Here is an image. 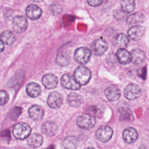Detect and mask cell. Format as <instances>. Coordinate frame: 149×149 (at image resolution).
<instances>
[{"mask_svg":"<svg viewBox=\"0 0 149 149\" xmlns=\"http://www.w3.org/2000/svg\"><path fill=\"white\" fill-rule=\"evenodd\" d=\"M42 14L41 9L36 5H29L26 9V15L31 20H37Z\"/></svg>","mask_w":149,"mask_h":149,"instance_id":"8fae6325","label":"cell"},{"mask_svg":"<svg viewBox=\"0 0 149 149\" xmlns=\"http://www.w3.org/2000/svg\"><path fill=\"white\" fill-rule=\"evenodd\" d=\"M79 144V139L75 136H68L62 141V145L65 149H76Z\"/></svg>","mask_w":149,"mask_h":149,"instance_id":"cb8c5ba5","label":"cell"},{"mask_svg":"<svg viewBox=\"0 0 149 149\" xmlns=\"http://www.w3.org/2000/svg\"><path fill=\"white\" fill-rule=\"evenodd\" d=\"M138 75L140 77L143 78L144 80L146 79V67H143L141 69H139L138 72Z\"/></svg>","mask_w":149,"mask_h":149,"instance_id":"e575fe53","label":"cell"},{"mask_svg":"<svg viewBox=\"0 0 149 149\" xmlns=\"http://www.w3.org/2000/svg\"><path fill=\"white\" fill-rule=\"evenodd\" d=\"M113 134V130L112 128L107 125L100 127L96 131L97 139L102 143H106L112 137Z\"/></svg>","mask_w":149,"mask_h":149,"instance_id":"8992f818","label":"cell"},{"mask_svg":"<svg viewBox=\"0 0 149 149\" xmlns=\"http://www.w3.org/2000/svg\"><path fill=\"white\" fill-rule=\"evenodd\" d=\"M27 94L31 97H37L38 96L41 91L40 86L34 82L29 83L27 84L26 88Z\"/></svg>","mask_w":149,"mask_h":149,"instance_id":"603a6c76","label":"cell"},{"mask_svg":"<svg viewBox=\"0 0 149 149\" xmlns=\"http://www.w3.org/2000/svg\"><path fill=\"white\" fill-rule=\"evenodd\" d=\"M87 3L91 6H97L101 5L102 3V1H97V0H94V1H87Z\"/></svg>","mask_w":149,"mask_h":149,"instance_id":"836d02e7","label":"cell"},{"mask_svg":"<svg viewBox=\"0 0 149 149\" xmlns=\"http://www.w3.org/2000/svg\"><path fill=\"white\" fill-rule=\"evenodd\" d=\"M95 123V118L90 114H83L78 116L77 118V124L82 129H91L94 126Z\"/></svg>","mask_w":149,"mask_h":149,"instance_id":"5b68a950","label":"cell"},{"mask_svg":"<svg viewBox=\"0 0 149 149\" xmlns=\"http://www.w3.org/2000/svg\"><path fill=\"white\" fill-rule=\"evenodd\" d=\"M63 99L62 95L56 91L52 92L47 98L48 106L53 109L59 108L62 104Z\"/></svg>","mask_w":149,"mask_h":149,"instance_id":"30bf717a","label":"cell"},{"mask_svg":"<svg viewBox=\"0 0 149 149\" xmlns=\"http://www.w3.org/2000/svg\"><path fill=\"white\" fill-rule=\"evenodd\" d=\"M27 19L23 16H16L12 20V29L17 33H23L27 29Z\"/></svg>","mask_w":149,"mask_h":149,"instance_id":"ba28073f","label":"cell"},{"mask_svg":"<svg viewBox=\"0 0 149 149\" xmlns=\"http://www.w3.org/2000/svg\"><path fill=\"white\" fill-rule=\"evenodd\" d=\"M145 20V16L140 12L134 13L129 16L126 19V22L128 24H136L144 22Z\"/></svg>","mask_w":149,"mask_h":149,"instance_id":"484cf974","label":"cell"},{"mask_svg":"<svg viewBox=\"0 0 149 149\" xmlns=\"http://www.w3.org/2000/svg\"><path fill=\"white\" fill-rule=\"evenodd\" d=\"M116 57L113 53H110L107 57V62L110 65H115L116 62Z\"/></svg>","mask_w":149,"mask_h":149,"instance_id":"1f68e13d","label":"cell"},{"mask_svg":"<svg viewBox=\"0 0 149 149\" xmlns=\"http://www.w3.org/2000/svg\"><path fill=\"white\" fill-rule=\"evenodd\" d=\"M122 137L124 141L126 143H132L137 139L138 133L135 129L128 127L123 132Z\"/></svg>","mask_w":149,"mask_h":149,"instance_id":"e0dca14e","label":"cell"},{"mask_svg":"<svg viewBox=\"0 0 149 149\" xmlns=\"http://www.w3.org/2000/svg\"><path fill=\"white\" fill-rule=\"evenodd\" d=\"M49 10L50 13H52L53 15H58L62 12V8L60 4L54 3L49 6Z\"/></svg>","mask_w":149,"mask_h":149,"instance_id":"f1b7e54d","label":"cell"},{"mask_svg":"<svg viewBox=\"0 0 149 149\" xmlns=\"http://www.w3.org/2000/svg\"><path fill=\"white\" fill-rule=\"evenodd\" d=\"M1 41L8 45H12L16 40L14 34L9 30H5L1 34Z\"/></svg>","mask_w":149,"mask_h":149,"instance_id":"4316f807","label":"cell"},{"mask_svg":"<svg viewBox=\"0 0 149 149\" xmlns=\"http://www.w3.org/2000/svg\"><path fill=\"white\" fill-rule=\"evenodd\" d=\"M41 132L48 136H52L55 134L58 130L56 124L53 122H45L41 126Z\"/></svg>","mask_w":149,"mask_h":149,"instance_id":"44dd1931","label":"cell"},{"mask_svg":"<svg viewBox=\"0 0 149 149\" xmlns=\"http://www.w3.org/2000/svg\"><path fill=\"white\" fill-rule=\"evenodd\" d=\"M56 63L60 66H68L70 61L69 54L64 51L59 52L56 57Z\"/></svg>","mask_w":149,"mask_h":149,"instance_id":"d4e9b609","label":"cell"},{"mask_svg":"<svg viewBox=\"0 0 149 149\" xmlns=\"http://www.w3.org/2000/svg\"><path fill=\"white\" fill-rule=\"evenodd\" d=\"M91 55V51L87 48L80 47L76 49L74 54L75 61L81 65L87 63L90 59Z\"/></svg>","mask_w":149,"mask_h":149,"instance_id":"3957f363","label":"cell"},{"mask_svg":"<svg viewBox=\"0 0 149 149\" xmlns=\"http://www.w3.org/2000/svg\"><path fill=\"white\" fill-rule=\"evenodd\" d=\"M42 83L45 88L48 89H53L56 87L58 83V79L54 74L48 73L43 76Z\"/></svg>","mask_w":149,"mask_h":149,"instance_id":"9a60e30c","label":"cell"},{"mask_svg":"<svg viewBox=\"0 0 149 149\" xmlns=\"http://www.w3.org/2000/svg\"><path fill=\"white\" fill-rule=\"evenodd\" d=\"M120 113H121V115H120V116L122 118H123L124 119L126 118L127 117L128 118H130V117H132L133 115L132 114V112L130 111H129L128 109H125L124 110H122L120 111Z\"/></svg>","mask_w":149,"mask_h":149,"instance_id":"d6a6232c","label":"cell"},{"mask_svg":"<svg viewBox=\"0 0 149 149\" xmlns=\"http://www.w3.org/2000/svg\"><path fill=\"white\" fill-rule=\"evenodd\" d=\"M115 56L117 61L122 65H127L132 61L130 53L124 48L119 49L117 51Z\"/></svg>","mask_w":149,"mask_h":149,"instance_id":"d6986e66","label":"cell"},{"mask_svg":"<svg viewBox=\"0 0 149 149\" xmlns=\"http://www.w3.org/2000/svg\"><path fill=\"white\" fill-rule=\"evenodd\" d=\"M129 40L128 37L123 33H119L114 36L112 39V44L119 49H122L126 47L129 44Z\"/></svg>","mask_w":149,"mask_h":149,"instance_id":"2e32d148","label":"cell"},{"mask_svg":"<svg viewBox=\"0 0 149 149\" xmlns=\"http://www.w3.org/2000/svg\"><path fill=\"white\" fill-rule=\"evenodd\" d=\"M4 50V45L3 43L0 40V53L2 52Z\"/></svg>","mask_w":149,"mask_h":149,"instance_id":"d590c367","label":"cell"},{"mask_svg":"<svg viewBox=\"0 0 149 149\" xmlns=\"http://www.w3.org/2000/svg\"><path fill=\"white\" fill-rule=\"evenodd\" d=\"M9 100V95L5 90H0V106L6 104Z\"/></svg>","mask_w":149,"mask_h":149,"instance_id":"f546056e","label":"cell"},{"mask_svg":"<svg viewBox=\"0 0 149 149\" xmlns=\"http://www.w3.org/2000/svg\"><path fill=\"white\" fill-rule=\"evenodd\" d=\"M139 149H147V148L145 145H142L139 147Z\"/></svg>","mask_w":149,"mask_h":149,"instance_id":"8d00e7d4","label":"cell"},{"mask_svg":"<svg viewBox=\"0 0 149 149\" xmlns=\"http://www.w3.org/2000/svg\"><path fill=\"white\" fill-rule=\"evenodd\" d=\"M29 116L34 120H41L44 114V110L43 108L38 105H34L31 106L29 109Z\"/></svg>","mask_w":149,"mask_h":149,"instance_id":"4fadbf2b","label":"cell"},{"mask_svg":"<svg viewBox=\"0 0 149 149\" xmlns=\"http://www.w3.org/2000/svg\"><path fill=\"white\" fill-rule=\"evenodd\" d=\"M61 83L63 87L69 90H77L81 87V86L75 80L74 77L69 74H65L62 76Z\"/></svg>","mask_w":149,"mask_h":149,"instance_id":"9c48e42d","label":"cell"},{"mask_svg":"<svg viewBox=\"0 0 149 149\" xmlns=\"http://www.w3.org/2000/svg\"><path fill=\"white\" fill-rule=\"evenodd\" d=\"M43 141L42 136L38 133H34L29 136L27 140V144L33 148H37L40 147Z\"/></svg>","mask_w":149,"mask_h":149,"instance_id":"7402d4cb","label":"cell"},{"mask_svg":"<svg viewBox=\"0 0 149 149\" xmlns=\"http://www.w3.org/2000/svg\"><path fill=\"white\" fill-rule=\"evenodd\" d=\"M31 131V129L28 124L24 122H19L13 127V134L16 139L24 140L30 136Z\"/></svg>","mask_w":149,"mask_h":149,"instance_id":"7a4b0ae2","label":"cell"},{"mask_svg":"<svg viewBox=\"0 0 149 149\" xmlns=\"http://www.w3.org/2000/svg\"><path fill=\"white\" fill-rule=\"evenodd\" d=\"M131 58L133 63L136 65H140L143 63L146 59L145 52L139 48L134 49L132 51L131 54Z\"/></svg>","mask_w":149,"mask_h":149,"instance_id":"ac0fdd59","label":"cell"},{"mask_svg":"<svg viewBox=\"0 0 149 149\" xmlns=\"http://www.w3.org/2000/svg\"><path fill=\"white\" fill-rule=\"evenodd\" d=\"M91 77V74L90 70L84 66H79L74 72V79L80 86L87 84Z\"/></svg>","mask_w":149,"mask_h":149,"instance_id":"6da1fadb","label":"cell"},{"mask_svg":"<svg viewBox=\"0 0 149 149\" xmlns=\"http://www.w3.org/2000/svg\"><path fill=\"white\" fill-rule=\"evenodd\" d=\"M104 94L108 100L111 101H115L119 99L121 92L119 88L115 86L108 87L104 91Z\"/></svg>","mask_w":149,"mask_h":149,"instance_id":"7c38bea8","label":"cell"},{"mask_svg":"<svg viewBox=\"0 0 149 149\" xmlns=\"http://www.w3.org/2000/svg\"><path fill=\"white\" fill-rule=\"evenodd\" d=\"M141 94L140 86L134 83L129 84L124 90V95L130 101H133L139 98Z\"/></svg>","mask_w":149,"mask_h":149,"instance_id":"277c9868","label":"cell"},{"mask_svg":"<svg viewBox=\"0 0 149 149\" xmlns=\"http://www.w3.org/2000/svg\"><path fill=\"white\" fill-rule=\"evenodd\" d=\"M107 42L102 38L94 40L91 45V49L93 53L98 56L103 55L107 50Z\"/></svg>","mask_w":149,"mask_h":149,"instance_id":"52a82bcc","label":"cell"},{"mask_svg":"<svg viewBox=\"0 0 149 149\" xmlns=\"http://www.w3.org/2000/svg\"><path fill=\"white\" fill-rule=\"evenodd\" d=\"M83 97L76 93H70L67 98L68 104L72 107H79L83 102Z\"/></svg>","mask_w":149,"mask_h":149,"instance_id":"ffe728a7","label":"cell"},{"mask_svg":"<svg viewBox=\"0 0 149 149\" xmlns=\"http://www.w3.org/2000/svg\"><path fill=\"white\" fill-rule=\"evenodd\" d=\"M145 32V28L140 25L131 27L128 30L129 37L133 40H139L143 36Z\"/></svg>","mask_w":149,"mask_h":149,"instance_id":"5bb4252c","label":"cell"},{"mask_svg":"<svg viewBox=\"0 0 149 149\" xmlns=\"http://www.w3.org/2000/svg\"><path fill=\"white\" fill-rule=\"evenodd\" d=\"M122 10L126 13H130L132 12L136 6V3L132 0L122 1L120 3Z\"/></svg>","mask_w":149,"mask_h":149,"instance_id":"83f0119b","label":"cell"},{"mask_svg":"<svg viewBox=\"0 0 149 149\" xmlns=\"http://www.w3.org/2000/svg\"><path fill=\"white\" fill-rule=\"evenodd\" d=\"M21 112H22V109L20 108L15 107L14 109H13V110L10 112V118L13 120L16 119L21 113Z\"/></svg>","mask_w":149,"mask_h":149,"instance_id":"4dcf8cb0","label":"cell"},{"mask_svg":"<svg viewBox=\"0 0 149 149\" xmlns=\"http://www.w3.org/2000/svg\"><path fill=\"white\" fill-rule=\"evenodd\" d=\"M84 149H95V148H94L93 147H87V148H86Z\"/></svg>","mask_w":149,"mask_h":149,"instance_id":"74e56055","label":"cell"}]
</instances>
